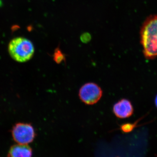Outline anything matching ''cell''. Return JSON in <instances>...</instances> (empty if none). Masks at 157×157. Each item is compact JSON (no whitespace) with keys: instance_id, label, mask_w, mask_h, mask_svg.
<instances>
[{"instance_id":"6da1fadb","label":"cell","mask_w":157,"mask_h":157,"mask_svg":"<svg viewBox=\"0 0 157 157\" xmlns=\"http://www.w3.org/2000/svg\"><path fill=\"white\" fill-rule=\"evenodd\" d=\"M140 42L147 59L157 56V14L151 15L144 22L140 32Z\"/></svg>"},{"instance_id":"7a4b0ae2","label":"cell","mask_w":157,"mask_h":157,"mask_svg":"<svg viewBox=\"0 0 157 157\" xmlns=\"http://www.w3.org/2000/svg\"><path fill=\"white\" fill-rule=\"evenodd\" d=\"M8 51L11 58L19 63L28 61L32 58L35 48L30 40L22 37L11 40L8 45Z\"/></svg>"},{"instance_id":"3957f363","label":"cell","mask_w":157,"mask_h":157,"mask_svg":"<svg viewBox=\"0 0 157 157\" xmlns=\"http://www.w3.org/2000/svg\"><path fill=\"white\" fill-rule=\"evenodd\" d=\"M13 140L17 144H28L34 140L36 133L33 126L30 124L18 123L11 129Z\"/></svg>"},{"instance_id":"277c9868","label":"cell","mask_w":157,"mask_h":157,"mask_svg":"<svg viewBox=\"0 0 157 157\" xmlns=\"http://www.w3.org/2000/svg\"><path fill=\"white\" fill-rule=\"evenodd\" d=\"M80 99L85 104L92 105L97 103L102 96V91L98 85L93 82L82 86L79 92Z\"/></svg>"},{"instance_id":"5b68a950","label":"cell","mask_w":157,"mask_h":157,"mask_svg":"<svg viewBox=\"0 0 157 157\" xmlns=\"http://www.w3.org/2000/svg\"><path fill=\"white\" fill-rule=\"evenodd\" d=\"M115 115L120 118L130 117L133 113L132 103L127 99H122L115 104L113 107Z\"/></svg>"},{"instance_id":"8992f818","label":"cell","mask_w":157,"mask_h":157,"mask_svg":"<svg viewBox=\"0 0 157 157\" xmlns=\"http://www.w3.org/2000/svg\"><path fill=\"white\" fill-rule=\"evenodd\" d=\"M32 149L28 144H14L10 147L8 156L9 157H32Z\"/></svg>"},{"instance_id":"52a82bcc","label":"cell","mask_w":157,"mask_h":157,"mask_svg":"<svg viewBox=\"0 0 157 157\" xmlns=\"http://www.w3.org/2000/svg\"><path fill=\"white\" fill-rule=\"evenodd\" d=\"M53 59L57 63H60L64 60L65 58L63 53L61 51L59 48H56L55 51L53 55Z\"/></svg>"},{"instance_id":"ba28073f","label":"cell","mask_w":157,"mask_h":157,"mask_svg":"<svg viewBox=\"0 0 157 157\" xmlns=\"http://www.w3.org/2000/svg\"><path fill=\"white\" fill-rule=\"evenodd\" d=\"M91 39L90 34L88 33L82 34L80 36V40L83 43H87L89 42Z\"/></svg>"},{"instance_id":"9c48e42d","label":"cell","mask_w":157,"mask_h":157,"mask_svg":"<svg viewBox=\"0 0 157 157\" xmlns=\"http://www.w3.org/2000/svg\"><path fill=\"white\" fill-rule=\"evenodd\" d=\"M133 128V125L131 124H125L121 126V130L125 132H130Z\"/></svg>"},{"instance_id":"30bf717a","label":"cell","mask_w":157,"mask_h":157,"mask_svg":"<svg viewBox=\"0 0 157 157\" xmlns=\"http://www.w3.org/2000/svg\"><path fill=\"white\" fill-rule=\"evenodd\" d=\"M155 103L156 106L157 107V95L155 98Z\"/></svg>"},{"instance_id":"8fae6325","label":"cell","mask_w":157,"mask_h":157,"mask_svg":"<svg viewBox=\"0 0 157 157\" xmlns=\"http://www.w3.org/2000/svg\"><path fill=\"white\" fill-rule=\"evenodd\" d=\"M9 157V156H8V157Z\"/></svg>"}]
</instances>
